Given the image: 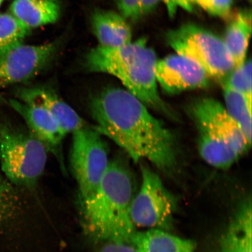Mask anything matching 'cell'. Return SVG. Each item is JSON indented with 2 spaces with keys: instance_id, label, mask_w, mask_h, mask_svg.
I'll list each match as a JSON object with an SVG mask.
<instances>
[{
  "instance_id": "1",
  "label": "cell",
  "mask_w": 252,
  "mask_h": 252,
  "mask_svg": "<svg viewBox=\"0 0 252 252\" xmlns=\"http://www.w3.org/2000/svg\"><path fill=\"white\" fill-rule=\"evenodd\" d=\"M94 128L125 150L134 162L146 160L163 171L177 163L174 138L147 106L125 88L108 87L90 104Z\"/></svg>"
},
{
  "instance_id": "2",
  "label": "cell",
  "mask_w": 252,
  "mask_h": 252,
  "mask_svg": "<svg viewBox=\"0 0 252 252\" xmlns=\"http://www.w3.org/2000/svg\"><path fill=\"white\" fill-rule=\"evenodd\" d=\"M133 197L134 182L130 170L121 160H110L95 191L79 200L85 234L97 243L131 244L136 232L130 216Z\"/></svg>"
},
{
  "instance_id": "3",
  "label": "cell",
  "mask_w": 252,
  "mask_h": 252,
  "mask_svg": "<svg viewBox=\"0 0 252 252\" xmlns=\"http://www.w3.org/2000/svg\"><path fill=\"white\" fill-rule=\"evenodd\" d=\"M157 61L155 52L143 38L114 48L94 47L86 56L84 66L89 72L115 77L147 106L169 114L159 94L156 78Z\"/></svg>"
},
{
  "instance_id": "4",
  "label": "cell",
  "mask_w": 252,
  "mask_h": 252,
  "mask_svg": "<svg viewBox=\"0 0 252 252\" xmlns=\"http://www.w3.org/2000/svg\"><path fill=\"white\" fill-rule=\"evenodd\" d=\"M198 133V151L209 165L226 169L251 144L221 103L211 97L197 99L190 108Z\"/></svg>"
},
{
  "instance_id": "5",
  "label": "cell",
  "mask_w": 252,
  "mask_h": 252,
  "mask_svg": "<svg viewBox=\"0 0 252 252\" xmlns=\"http://www.w3.org/2000/svg\"><path fill=\"white\" fill-rule=\"evenodd\" d=\"M48 153L28 129L0 124V163L12 184L35 187L45 171Z\"/></svg>"
},
{
  "instance_id": "6",
  "label": "cell",
  "mask_w": 252,
  "mask_h": 252,
  "mask_svg": "<svg viewBox=\"0 0 252 252\" xmlns=\"http://www.w3.org/2000/svg\"><path fill=\"white\" fill-rule=\"evenodd\" d=\"M166 39L177 54L198 63L209 77L223 81L234 68L223 39L197 25H182L169 31Z\"/></svg>"
},
{
  "instance_id": "7",
  "label": "cell",
  "mask_w": 252,
  "mask_h": 252,
  "mask_svg": "<svg viewBox=\"0 0 252 252\" xmlns=\"http://www.w3.org/2000/svg\"><path fill=\"white\" fill-rule=\"evenodd\" d=\"M72 134L70 169L81 200L93 194L101 181L110 161L109 149L103 135L94 127L86 125Z\"/></svg>"
},
{
  "instance_id": "8",
  "label": "cell",
  "mask_w": 252,
  "mask_h": 252,
  "mask_svg": "<svg viewBox=\"0 0 252 252\" xmlns=\"http://www.w3.org/2000/svg\"><path fill=\"white\" fill-rule=\"evenodd\" d=\"M141 175L140 190L131 204L132 222L135 227L169 231L173 228L177 200L153 170L142 166Z\"/></svg>"
},
{
  "instance_id": "9",
  "label": "cell",
  "mask_w": 252,
  "mask_h": 252,
  "mask_svg": "<svg viewBox=\"0 0 252 252\" xmlns=\"http://www.w3.org/2000/svg\"><path fill=\"white\" fill-rule=\"evenodd\" d=\"M58 40L41 44L18 43L0 54V87L23 83L36 76L52 61Z\"/></svg>"
},
{
  "instance_id": "10",
  "label": "cell",
  "mask_w": 252,
  "mask_h": 252,
  "mask_svg": "<svg viewBox=\"0 0 252 252\" xmlns=\"http://www.w3.org/2000/svg\"><path fill=\"white\" fill-rule=\"evenodd\" d=\"M209 77L207 72L198 63L177 53L157 63V84L169 94L206 87Z\"/></svg>"
},
{
  "instance_id": "11",
  "label": "cell",
  "mask_w": 252,
  "mask_h": 252,
  "mask_svg": "<svg viewBox=\"0 0 252 252\" xmlns=\"http://www.w3.org/2000/svg\"><path fill=\"white\" fill-rule=\"evenodd\" d=\"M10 105L24 119L31 133L55 156L62 169H64L63 141L65 135L56 120L41 107L17 98L10 100Z\"/></svg>"
},
{
  "instance_id": "12",
  "label": "cell",
  "mask_w": 252,
  "mask_h": 252,
  "mask_svg": "<svg viewBox=\"0 0 252 252\" xmlns=\"http://www.w3.org/2000/svg\"><path fill=\"white\" fill-rule=\"evenodd\" d=\"M17 99L47 110L58 122L65 136L87 125L75 110L63 101L50 88L43 87L21 88L18 91Z\"/></svg>"
},
{
  "instance_id": "13",
  "label": "cell",
  "mask_w": 252,
  "mask_h": 252,
  "mask_svg": "<svg viewBox=\"0 0 252 252\" xmlns=\"http://www.w3.org/2000/svg\"><path fill=\"white\" fill-rule=\"evenodd\" d=\"M91 25L99 46L114 48L132 41L131 28L126 18L114 11L97 9L91 17Z\"/></svg>"
},
{
  "instance_id": "14",
  "label": "cell",
  "mask_w": 252,
  "mask_h": 252,
  "mask_svg": "<svg viewBox=\"0 0 252 252\" xmlns=\"http://www.w3.org/2000/svg\"><path fill=\"white\" fill-rule=\"evenodd\" d=\"M59 0H14L9 13L30 30L54 24L61 15Z\"/></svg>"
},
{
  "instance_id": "15",
  "label": "cell",
  "mask_w": 252,
  "mask_h": 252,
  "mask_svg": "<svg viewBox=\"0 0 252 252\" xmlns=\"http://www.w3.org/2000/svg\"><path fill=\"white\" fill-rule=\"evenodd\" d=\"M131 244L138 252H195L196 248L193 241L159 229L136 231Z\"/></svg>"
},
{
  "instance_id": "16",
  "label": "cell",
  "mask_w": 252,
  "mask_h": 252,
  "mask_svg": "<svg viewBox=\"0 0 252 252\" xmlns=\"http://www.w3.org/2000/svg\"><path fill=\"white\" fill-rule=\"evenodd\" d=\"M251 200L239 208L220 241V252H252Z\"/></svg>"
},
{
  "instance_id": "17",
  "label": "cell",
  "mask_w": 252,
  "mask_h": 252,
  "mask_svg": "<svg viewBox=\"0 0 252 252\" xmlns=\"http://www.w3.org/2000/svg\"><path fill=\"white\" fill-rule=\"evenodd\" d=\"M252 32L251 12H238L226 29L222 39L234 68L243 64L247 59L249 43Z\"/></svg>"
},
{
  "instance_id": "18",
  "label": "cell",
  "mask_w": 252,
  "mask_h": 252,
  "mask_svg": "<svg viewBox=\"0 0 252 252\" xmlns=\"http://www.w3.org/2000/svg\"><path fill=\"white\" fill-rule=\"evenodd\" d=\"M225 108L228 114L252 143V107L249 106L244 97L229 85L223 81Z\"/></svg>"
},
{
  "instance_id": "19",
  "label": "cell",
  "mask_w": 252,
  "mask_h": 252,
  "mask_svg": "<svg viewBox=\"0 0 252 252\" xmlns=\"http://www.w3.org/2000/svg\"><path fill=\"white\" fill-rule=\"evenodd\" d=\"M30 32L29 28L9 12L0 14V54L23 42Z\"/></svg>"
},
{
  "instance_id": "20",
  "label": "cell",
  "mask_w": 252,
  "mask_h": 252,
  "mask_svg": "<svg viewBox=\"0 0 252 252\" xmlns=\"http://www.w3.org/2000/svg\"><path fill=\"white\" fill-rule=\"evenodd\" d=\"M252 63L246 61L243 64L233 69L223 81L240 94L249 106L252 107Z\"/></svg>"
},
{
  "instance_id": "21",
  "label": "cell",
  "mask_w": 252,
  "mask_h": 252,
  "mask_svg": "<svg viewBox=\"0 0 252 252\" xmlns=\"http://www.w3.org/2000/svg\"><path fill=\"white\" fill-rule=\"evenodd\" d=\"M232 0H178V7L191 11L196 5L211 15L223 17L231 11Z\"/></svg>"
},
{
  "instance_id": "22",
  "label": "cell",
  "mask_w": 252,
  "mask_h": 252,
  "mask_svg": "<svg viewBox=\"0 0 252 252\" xmlns=\"http://www.w3.org/2000/svg\"><path fill=\"white\" fill-rule=\"evenodd\" d=\"M16 197L10 184L0 175V223L5 221L14 212Z\"/></svg>"
},
{
  "instance_id": "23",
  "label": "cell",
  "mask_w": 252,
  "mask_h": 252,
  "mask_svg": "<svg viewBox=\"0 0 252 252\" xmlns=\"http://www.w3.org/2000/svg\"><path fill=\"white\" fill-rule=\"evenodd\" d=\"M121 14L125 18L136 20L142 17L141 0H117Z\"/></svg>"
},
{
  "instance_id": "24",
  "label": "cell",
  "mask_w": 252,
  "mask_h": 252,
  "mask_svg": "<svg viewBox=\"0 0 252 252\" xmlns=\"http://www.w3.org/2000/svg\"><path fill=\"white\" fill-rule=\"evenodd\" d=\"M101 244L98 252H138L133 245L125 242H105Z\"/></svg>"
},
{
  "instance_id": "25",
  "label": "cell",
  "mask_w": 252,
  "mask_h": 252,
  "mask_svg": "<svg viewBox=\"0 0 252 252\" xmlns=\"http://www.w3.org/2000/svg\"><path fill=\"white\" fill-rule=\"evenodd\" d=\"M162 0H141V15L150 13Z\"/></svg>"
},
{
  "instance_id": "26",
  "label": "cell",
  "mask_w": 252,
  "mask_h": 252,
  "mask_svg": "<svg viewBox=\"0 0 252 252\" xmlns=\"http://www.w3.org/2000/svg\"><path fill=\"white\" fill-rule=\"evenodd\" d=\"M162 1L166 5L170 15L175 14L176 9H178V0H162Z\"/></svg>"
},
{
  "instance_id": "27",
  "label": "cell",
  "mask_w": 252,
  "mask_h": 252,
  "mask_svg": "<svg viewBox=\"0 0 252 252\" xmlns=\"http://www.w3.org/2000/svg\"><path fill=\"white\" fill-rule=\"evenodd\" d=\"M3 1H4V0H0V7H1Z\"/></svg>"
},
{
  "instance_id": "28",
  "label": "cell",
  "mask_w": 252,
  "mask_h": 252,
  "mask_svg": "<svg viewBox=\"0 0 252 252\" xmlns=\"http://www.w3.org/2000/svg\"><path fill=\"white\" fill-rule=\"evenodd\" d=\"M249 1H251V0H249Z\"/></svg>"
}]
</instances>
